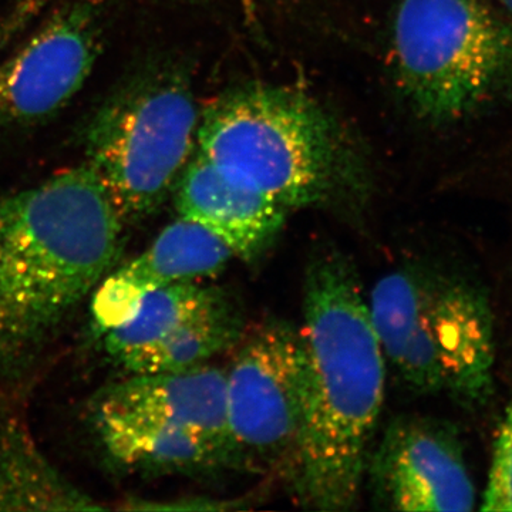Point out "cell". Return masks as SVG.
<instances>
[{"label": "cell", "mask_w": 512, "mask_h": 512, "mask_svg": "<svg viewBox=\"0 0 512 512\" xmlns=\"http://www.w3.org/2000/svg\"><path fill=\"white\" fill-rule=\"evenodd\" d=\"M302 427L291 484L303 508L350 511L365 484L386 359L355 262L313 252L303 276Z\"/></svg>", "instance_id": "cell-1"}, {"label": "cell", "mask_w": 512, "mask_h": 512, "mask_svg": "<svg viewBox=\"0 0 512 512\" xmlns=\"http://www.w3.org/2000/svg\"><path fill=\"white\" fill-rule=\"evenodd\" d=\"M124 228L87 163L0 191V375L18 377L42 355L113 268Z\"/></svg>", "instance_id": "cell-2"}, {"label": "cell", "mask_w": 512, "mask_h": 512, "mask_svg": "<svg viewBox=\"0 0 512 512\" xmlns=\"http://www.w3.org/2000/svg\"><path fill=\"white\" fill-rule=\"evenodd\" d=\"M200 156L286 210H355L365 168L342 128L298 90L249 86L215 101L198 121Z\"/></svg>", "instance_id": "cell-3"}, {"label": "cell", "mask_w": 512, "mask_h": 512, "mask_svg": "<svg viewBox=\"0 0 512 512\" xmlns=\"http://www.w3.org/2000/svg\"><path fill=\"white\" fill-rule=\"evenodd\" d=\"M367 305L386 365L407 390L464 406L490 397L493 319L477 286L429 262H407L376 282Z\"/></svg>", "instance_id": "cell-4"}, {"label": "cell", "mask_w": 512, "mask_h": 512, "mask_svg": "<svg viewBox=\"0 0 512 512\" xmlns=\"http://www.w3.org/2000/svg\"><path fill=\"white\" fill-rule=\"evenodd\" d=\"M393 47L426 119H461L512 96V22L485 0H402Z\"/></svg>", "instance_id": "cell-5"}, {"label": "cell", "mask_w": 512, "mask_h": 512, "mask_svg": "<svg viewBox=\"0 0 512 512\" xmlns=\"http://www.w3.org/2000/svg\"><path fill=\"white\" fill-rule=\"evenodd\" d=\"M198 121L183 76L163 67L134 74L94 111L84 131L87 164L126 224L150 217L173 190Z\"/></svg>", "instance_id": "cell-6"}, {"label": "cell", "mask_w": 512, "mask_h": 512, "mask_svg": "<svg viewBox=\"0 0 512 512\" xmlns=\"http://www.w3.org/2000/svg\"><path fill=\"white\" fill-rule=\"evenodd\" d=\"M225 369L231 468L291 478L302 427V340L285 319L249 323Z\"/></svg>", "instance_id": "cell-7"}, {"label": "cell", "mask_w": 512, "mask_h": 512, "mask_svg": "<svg viewBox=\"0 0 512 512\" xmlns=\"http://www.w3.org/2000/svg\"><path fill=\"white\" fill-rule=\"evenodd\" d=\"M365 478L377 510L463 512L476 504L457 431L433 417H394L370 450Z\"/></svg>", "instance_id": "cell-8"}, {"label": "cell", "mask_w": 512, "mask_h": 512, "mask_svg": "<svg viewBox=\"0 0 512 512\" xmlns=\"http://www.w3.org/2000/svg\"><path fill=\"white\" fill-rule=\"evenodd\" d=\"M100 50V13L93 3L57 10L22 49L0 60V133L59 113L89 79Z\"/></svg>", "instance_id": "cell-9"}, {"label": "cell", "mask_w": 512, "mask_h": 512, "mask_svg": "<svg viewBox=\"0 0 512 512\" xmlns=\"http://www.w3.org/2000/svg\"><path fill=\"white\" fill-rule=\"evenodd\" d=\"M234 258L217 235L180 217L167 225L143 254L120 266L94 289V323L101 333L107 332L133 313L144 293L214 278Z\"/></svg>", "instance_id": "cell-10"}, {"label": "cell", "mask_w": 512, "mask_h": 512, "mask_svg": "<svg viewBox=\"0 0 512 512\" xmlns=\"http://www.w3.org/2000/svg\"><path fill=\"white\" fill-rule=\"evenodd\" d=\"M175 187L180 217L217 235L247 264L268 254L284 229L286 208L238 183L200 154L185 165Z\"/></svg>", "instance_id": "cell-11"}, {"label": "cell", "mask_w": 512, "mask_h": 512, "mask_svg": "<svg viewBox=\"0 0 512 512\" xmlns=\"http://www.w3.org/2000/svg\"><path fill=\"white\" fill-rule=\"evenodd\" d=\"M92 412L140 414L192 431L222 448L231 468L225 369L207 363L180 372L130 375L101 390Z\"/></svg>", "instance_id": "cell-12"}, {"label": "cell", "mask_w": 512, "mask_h": 512, "mask_svg": "<svg viewBox=\"0 0 512 512\" xmlns=\"http://www.w3.org/2000/svg\"><path fill=\"white\" fill-rule=\"evenodd\" d=\"M93 423L107 456L133 473L204 474L229 468L227 454L217 444L167 421L93 412Z\"/></svg>", "instance_id": "cell-13"}, {"label": "cell", "mask_w": 512, "mask_h": 512, "mask_svg": "<svg viewBox=\"0 0 512 512\" xmlns=\"http://www.w3.org/2000/svg\"><path fill=\"white\" fill-rule=\"evenodd\" d=\"M40 453L18 420H0V511L103 510Z\"/></svg>", "instance_id": "cell-14"}, {"label": "cell", "mask_w": 512, "mask_h": 512, "mask_svg": "<svg viewBox=\"0 0 512 512\" xmlns=\"http://www.w3.org/2000/svg\"><path fill=\"white\" fill-rule=\"evenodd\" d=\"M244 308L225 288L168 338L128 359L130 375L180 372L207 365L215 356L232 352L248 328Z\"/></svg>", "instance_id": "cell-15"}, {"label": "cell", "mask_w": 512, "mask_h": 512, "mask_svg": "<svg viewBox=\"0 0 512 512\" xmlns=\"http://www.w3.org/2000/svg\"><path fill=\"white\" fill-rule=\"evenodd\" d=\"M222 286L185 282L151 289L124 322L104 333V350L119 366L168 338L218 295Z\"/></svg>", "instance_id": "cell-16"}, {"label": "cell", "mask_w": 512, "mask_h": 512, "mask_svg": "<svg viewBox=\"0 0 512 512\" xmlns=\"http://www.w3.org/2000/svg\"><path fill=\"white\" fill-rule=\"evenodd\" d=\"M483 511H512V406L505 414L495 443Z\"/></svg>", "instance_id": "cell-17"}, {"label": "cell", "mask_w": 512, "mask_h": 512, "mask_svg": "<svg viewBox=\"0 0 512 512\" xmlns=\"http://www.w3.org/2000/svg\"><path fill=\"white\" fill-rule=\"evenodd\" d=\"M504 5L507 6L508 9L512 12V0H503Z\"/></svg>", "instance_id": "cell-18"}]
</instances>
